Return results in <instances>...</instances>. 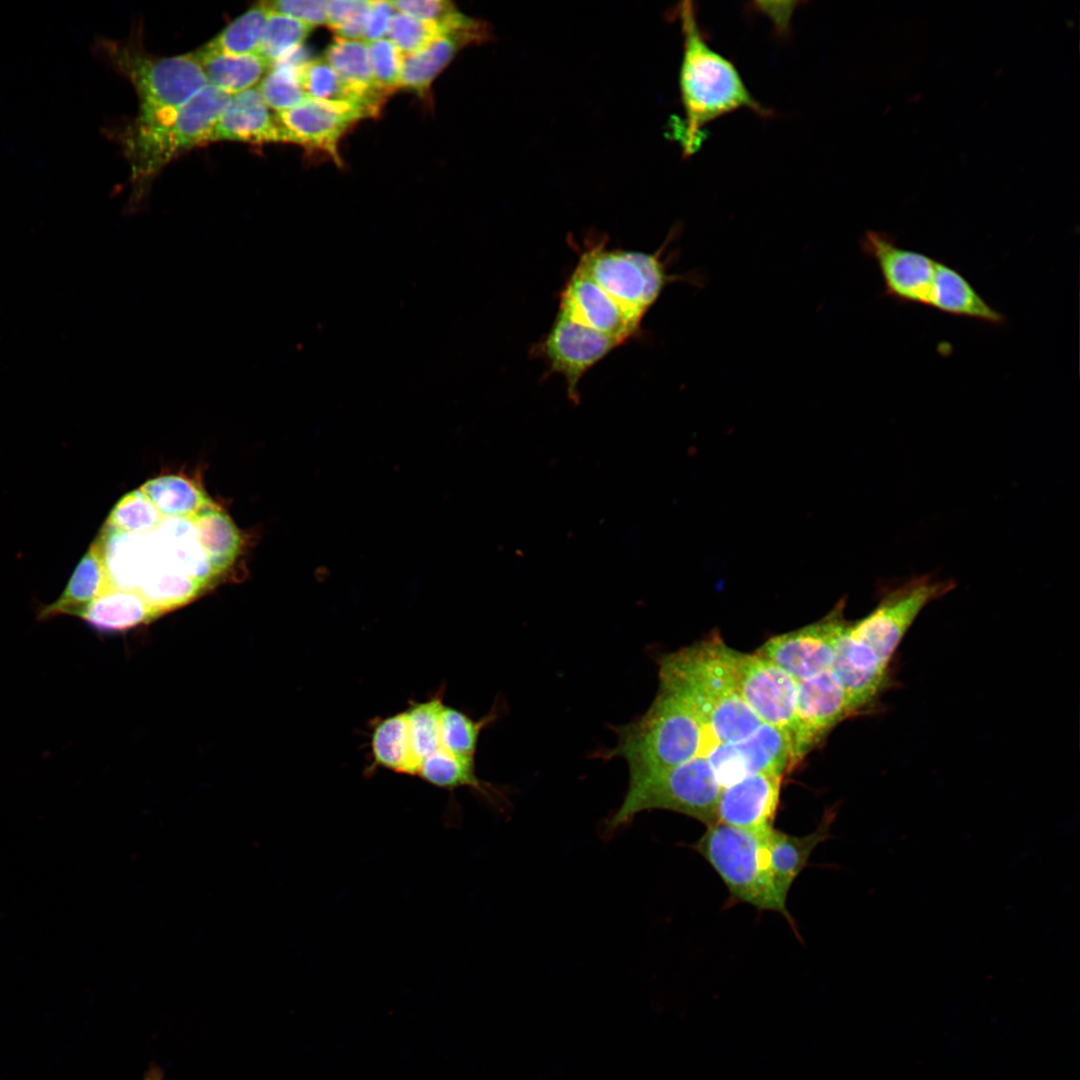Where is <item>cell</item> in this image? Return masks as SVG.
<instances>
[{"label":"cell","instance_id":"obj_23","mask_svg":"<svg viewBox=\"0 0 1080 1080\" xmlns=\"http://www.w3.org/2000/svg\"><path fill=\"white\" fill-rule=\"evenodd\" d=\"M830 821H823L816 830L803 835H789L771 828L768 834L770 873L779 902L786 907L788 892L821 842L830 837Z\"/></svg>","mask_w":1080,"mask_h":1080},{"label":"cell","instance_id":"obj_3","mask_svg":"<svg viewBox=\"0 0 1080 1080\" xmlns=\"http://www.w3.org/2000/svg\"><path fill=\"white\" fill-rule=\"evenodd\" d=\"M616 732V744L604 752V758L625 760L628 787L700 755L707 739L688 701L661 681L648 710Z\"/></svg>","mask_w":1080,"mask_h":1080},{"label":"cell","instance_id":"obj_16","mask_svg":"<svg viewBox=\"0 0 1080 1080\" xmlns=\"http://www.w3.org/2000/svg\"><path fill=\"white\" fill-rule=\"evenodd\" d=\"M366 117V112L355 104L312 98L275 113L285 142L322 149L336 160L340 137L351 125Z\"/></svg>","mask_w":1080,"mask_h":1080},{"label":"cell","instance_id":"obj_9","mask_svg":"<svg viewBox=\"0 0 1080 1080\" xmlns=\"http://www.w3.org/2000/svg\"><path fill=\"white\" fill-rule=\"evenodd\" d=\"M951 581L921 576L889 591L873 611L853 624L850 634L865 644L886 666L920 612L951 591Z\"/></svg>","mask_w":1080,"mask_h":1080},{"label":"cell","instance_id":"obj_33","mask_svg":"<svg viewBox=\"0 0 1080 1080\" xmlns=\"http://www.w3.org/2000/svg\"><path fill=\"white\" fill-rule=\"evenodd\" d=\"M269 10L259 2L237 17L202 49L226 54L257 53Z\"/></svg>","mask_w":1080,"mask_h":1080},{"label":"cell","instance_id":"obj_12","mask_svg":"<svg viewBox=\"0 0 1080 1080\" xmlns=\"http://www.w3.org/2000/svg\"><path fill=\"white\" fill-rule=\"evenodd\" d=\"M705 757L722 788L756 774L784 776L797 764L789 734L765 723L740 741L716 744Z\"/></svg>","mask_w":1080,"mask_h":1080},{"label":"cell","instance_id":"obj_45","mask_svg":"<svg viewBox=\"0 0 1080 1080\" xmlns=\"http://www.w3.org/2000/svg\"><path fill=\"white\" fill-rule=\"evenodd\" d=\"M142 1080H165L164 1071L156 1063H151L143 1074Z\"/></svg>","mask_w":1080,"mask_h":1080},{"label":"cell","instance_id":"obj_32","mask_svg":"<svg viewBox=\"0 0 1080 1080\" xmlns=\"http://www.w3.org/2000/svg\"><path fill=\"white\" fill-rule=\"evenodd\" d=\"M417 775L427 783L443 789L470 787L481 794L489 795L488 785L476 775L474 759L456 756L443 747L422 761Z\"/></svg>","mask_w":1080,"mask_h":1080},{"label":"cell","instance_id":"obj_15","mask_svg":"<svg viewBox=\"0 0 1080 1080\" xmlns=\"http://www.w3.org/2000/svg\"><path fill=\"white\" fill-rule=\"evenodd\" d=\"M850 714L845 692L831 669L797 682L796 721L792 737L796 762Z\"/></svg>","mask_w":1080,"mask_h":1080},{"label":"cell","instance_id":"obj_38","mask_svg":"<svg viewBox=\"0 0 1080 1080\" xmlns=\"http://www.w3.org/2000/svg\"><path fill=\"white\" fill-rule=\"evenodd\" d=\"M163 515L140 490L123 496L112 509L105 526L126 533H147L161 522Z\"/></svg>","mask_w":1080,"mask_h":1080},{"label":"cell","instance_id":"obj_44","mask_svg":"<svg viewBox=\"0 0 1080 1080\" xmlns=\"http://www.w3.org/2000/svg\"><path fill=\"white\" fill-rule=\"evenodd\" d=\"M390 1H371L369 17L363 40L372 42L384 38L394 15Z\"/></svg>","mask_w":1080,"mask_h":1080},{"label":"cell","instance_id":"obj_7","mask_svg":"<svg viewBox=\"0 0 1080 1080\" xmlns=\"http://www.w3.org/2000/svg\"><path fill=\"white\" fill-rule=\"evenodd\" d=\"M722 787L703 755L660 772L638 785L628 787L618 810L606 823L613 832L643 811L662 809L684 814L711 825Z\"/></svg>","mask_w":1080,"mask_h":1080},{"label":"cell","instance_id":"obj_19","mask_svg":"<svg viewBox=\"0 0 1080 1080\" xmlns=\"http://www.w3.org/2000/svg\"><path fill=\"white\" fill-rule=\"evenodd\" d=\"M848 624L838 636L830 669L839 680L851 713H854L880 694L888 679V666L850 634Z\"/></svg>","mask_w":1080,"mask_h":1080},{"label":"cell","instance_id":"obj_42","mask_svg":"<svg viewBox=\"0 0 1080 1080\" xmlns=\"http://www.w3.org/2000/svg\"><path fill=\"white\" fill-rule=\"evenodd\" d=\"M367 46L377 85L389 93L399 88L403 53L388 38L367 42Z\"/></svg>","mask_w":1080,"mask_h":1080},{"label":"cell","instance_id":"obj_5","mask_svg":"<svg viewBox=\"0 0 1080 1080\" xmlns=\"http://www.w3.org/2000/svg\"><path fill=\"white\" fill-rule=\"evenodd\" d=\"M679 231L670 232L663 245L654 253L607 249L605 240L584 246L577 268L590 277L625 310L643 319L665 287L683 282L701 288L705 277L701 271L671 274L668 267L674 253L666 256L668 245Z\"/></svg>","mask_w":1080,"mask_h":1080},{"label":"cell","instance_id":"obj_14","mask_svg":"<svg viewBox=\"0 0 1080 1080\" xmlns=\"http://www.w3.org/2000/svg\"><path fill=\"white\" fill-rule=\"evenodd\" d=\"M846 624L839 603L819 621L769 639L756 653L797 682L803 681L831 668L838 636Z\"/></svg>","mask_w":1080,"mask_h":1080},{"label":"cell","instance_id":"obj_24","mask_svg":"<svg viewBox=\"0 0 1080 1080\" xmlns=\"http://www.w3.org/2000/svg\"><path fill=\"white\" fill-rule=\"evenodd\" d=\"M107 588L104 563L97 543H93L76 566L66 588L56 601L43 606L38 620L58 616H78Z\"/></svg>","mask_w":1080,"mask_h":1080},{"label":"cell","instance_id":"obj_21","mask_svg":"<svg viewBox=\"0 0 1080 1080\" xmlns=\"http://www.w3.org/2000/svg\"><path fill=\"white\" fill-rule=\"evenodd\" d=\"M491 31L487 23L447 33L433 40L423 49L403 54L399 87L424 95L435 77L447 66L462 48L487 41Z\"/></svg>","mask_w":1080,"mask_h":1080},{"label":"cell","instance_id":"obj_35","mask_svg":"<svg viewBox=\"0 0 1080 1080\" xmlns=\"http://www.w3.org/2000/svg\"><path fill=\"white\" fill-rule=\"evenodd\" d=\"M312 30L305 22L269 10L257 53L272 65L299 49Z\"/></svg>","mask_w":1080,"mask_h":1080},{"label":"cell","instance_id":"obj_29","mask_svg":"<svg viewBox=\"0 0 1080 1080\" xmlns=\"http://www.w3.org/2000/svg\"><path fill=\"white\" fill-rule=\"evenodd\" d=\"M139 489L166 517L193 518L213 503L199 485L181 475L152 478Z\"/></svg>","mask_w":1080,"mask_h":1080},{"label":"cell","instance_id":"obj_22","mask_svg":"<svg viewBox=\"0 0 1080 1080\" xmlns=\"http://www.w3.org/2000/svg\"><path fill=\"white\" fill-rule=\"evenodd\" d=\"M929 307L995 326L1006 322L1005 316L990 306L959 270L939 260Z\"/></svg>","mask_w":1080,"mask_h":1080},{"label":"cell","instance_id":"obj_34","mask_svg":"<svg viewBox=\"0 0 1080 1080\" xmlns=\"http://www.w3.org/2000/svg\"><path fill=\"white\" fill-rule=\"evenodd\" d=\"M298 79L308 98L345 101L362 108L368 117L376 115L373 109L338 77L324 58L309 59L300 65Z\"/></svg>","mask_w":1080,"mask_h":1080},{"label":"cell","instance_id":"obj_1","mask_svg":"<svg viewBox=\"0 0 1080 1080\" xmlns=\"http://www.w3.org/2000/svg\"><path fill=\"white\" fill-rule=\"evenodd\" d=\"M675 16L683 34L679 71L683 116L672 121L671 136L684 156H690L703 143L704 128L717 118L739 109L769 118L772 111L754 98L735 65L709 45L692 2L680 3Z\"/></svg>","mask_w":1080,"mask_h":1080},{"label":"cell","instance_id":"obj_18","mask_svg":"<svg viewBox=\"0 0 1080 1080\" xmlns=\"http://www.w3.org/2000/svg\"><path fill=\"white\" fill-rule=\"evenodd\" d=\"M784 776L756 774L721 789L717 823L752 830L773 827Z\"/></svg>","mask_w":1080,"mask_h":1080},{"label":"cell","instance_id":"obj_27","mask_svg":"<svg viewBox=\"0 0 1080 1080\" xmlns=\"http://www.w3.org/2000/svg\"><path fill=\"white\" fill-rule=\"evenodd\" d=\"M193 54L208 83L231 95L253 88L271 67L258 53L235 55L201 48Z\"/></svg>","mask_w":1080,"mask_h":1080},{"label":"cell","instance_id":"obj_43","mask_svg":"<svg viewBox=\"0 0 1080 1080\" xmlns=\"http://www.w3.org/2000/svg\"><path fill=\"white\" fill-rule=\"evenodd\" d=\"M265 3L270 11L290 16L312 27L327 23L326 0H277Z\"/></svg>","mask_w":1080,"mask_h":1080},{"label":"cell","instance_id":"obj_26","mask_svg":"<svg viewBox=\"0 0 1080 1080\" xmlns=\"http://www.w3.org/2000/svg\"><path fill=\"white\" fill-rule=\"evenodd\" d=\"M324 59L347 86L375 111H380L391 93L380 88L374 79L367 42L336 37L328 46Z\"/></svg>","mask_w":1080,"mask_h":1080},{"label":"cell","instance_id":"obj_17","mask_svg":"<svg viewBox=\"0 0 1080 1080\" xmlns=\"http://www.w3.org/2000/svg\"><path fill=\"white\" fill-rule=\"evenodd\" d=\"M558 312L624 342L639 333L642 322L577 267L561 292Z\"/></svg>","mask_w":1080,"mask_h":1080},{"label":"cell","instance_id":"obj_30","mask_svg":"<svg viewBox=\"0 0 1080 1080\" xmlns=\"http://www.w3.org/2000/svg\"><path fill=\"white\" fill-rule=\"evenodd\" d=\"M200 546L218 575L229 568L240 551L241 534L230 517L214 503L193 518Z\"/></svg>","mask_w":1080,"mask_h":1080},{"label":"cell","instance_id":"obj_20","mask_svg":"<svg viewBox=\"0 0 1080 1080\" xmlns=\"http://www.w3.org/2000/svg\"><path fill=\"white\" fill-rule=\"evenodd\" d=\"M219 140L269 143L285 142V136L257 87H253L232 95L208 142Z\"/></svg>","mask_w":1080,"mask_h":1080},{"label":"cell","instance_id":"obj_31","mask_svg":"<svg viewBox=\"0 0 1080 1080\" xmlns=\"http://www.w3.org/2000/svg\"><path fill=\"white\" fill-rule=\"evenodd\" d=\"M307 60L300 47L273 63L261 79L257 89L265 104L276 113L291 109L308 98L298 79V67Z\"/></svg>","mask_w":1080,"mask_h":1080},{"label":"cell","instance_id":"obj_41","mask_svg":"<svg viewBox=\"0 0 1080 1080\" xmlns=\"http://www.w3.org/2000/svg\"><path fill=\"white\" fill-rule=\"evenodd\" d=\"M371 1L332 0L327 3V25L337 37L363 40Z\"/></svg>","mask_w":1080,"mask_h":1080},{"label":"cell","instance_id":"obj_10","mask_svg":"<svg viewBox=\"0 0 1080 1080\" xmlns=\"http://www.w3.org/2000/svg\"><path fill=\"white\" fill-rule=\"evenodd\" d=\"M624 341L573 321L558 312L549 332L538 342L533 354L543 359L550 373L560 374L568 399L578 405L579 384L595 364Z\"/></svg>","mask_w":1080,"mask_h":1080},{"label":"cell","instance_id":"obj_25","mask_svg":"<svg viewBox=\"0 0 1080 1080\" xmlns=\"http://www.w3.org/2000/svg\"><path fill=\"white\" fill-rule=\"evenodd\" d=\"M160 616L140 595L107 589L79 615L99 633L125 632Z\"/></svg>","mask_w":1080,"mask_h":1080},{"label":"cell","instance_id":"obj_39","mask_svg":"<svg viewBox=\"0 0 1080 1080\" xmlns=\"http://www.w3.org/2000/svg\"><path fill=\"white\" fill-rule=\"evenodd\" d=\"M390 3L398 12L437 23L448 33L470 29L482 23L481 20L462 14L452 2L446 0H397Z\"/></svg>","mask_w":1080,"mask_h":1080},{"label":"cell","instance_id":"obj_6","mask_svg":"<svg viewBox=\"0 0 1080 1080\" xmlns=\"http://www.w3.org/2000/svg\"><path fill=\"white\" fill-rule=\"evenodd\" d=\"M770 829L752 830L715 823L707 825L694 848L718 873L732 897L758 909L782 913L790 919L772 883L768 848Z\"/></svg>","mask_w":1080,"mask_h":1080},{"label":"cell","instance_id":"obj_40","mask_svg":"<svg viewBox=\"0 0 1080 1080\" xmlns=\"http://www.w3.org/2000/svg\"><path fill=\"white\" fill-rule=\"evenodd\" d=\"M448 32L431 21L419 20L407 14L394 13L388 28L389 40L403 53H415ZM450 33V32H449Z\"/></svg>","mask_w":1080,"mask_h":1080},{"label":"cell","instance_id":"obj_13","mask_svg":"<svg viewBox=\"0 0 1080 1080\" xmlns=\"http://www.w3.org/2000/svg\"><path fill=\"white\" fill-rule=\"evenodd\" d=\"M860 247L878 266L885 296L899 303L930 306L936 259L898 246L891 235L873 230L865 232Z\"/></svg>","mask_w":1080,"mask_h":1080},{"label":"cell","instance_id":"obj_37","mask_svg":"<svg viewBox=\"0 0 1080 1080\" xmlns=\"http://www.w3.org/2000/svg\"><path fill=\"white\" fill-rule=\"evenodd\" d=\"M442 699L438 694L427 701L415 702L406 710L413 750L420 763L441 747Z\"/></svg>","mask_w":1080,"mask_h":1080},{"label":"cell","instance_id":"obj_11","mask_svg":"<svg viewBox=\"0 0 1080 1080\" xmlns=\"http://www.w3.org/2000/svg\"><path fill=\"white\" fill-rule=\"evenodd\" d=\"M732 670L737 691L762 723L793 737L796 721L797 681L758 653L733 650Z\"/></svg>","mask_w":1080,"mask_h":1080},{"label":"cell","instance_id":"obj_2","mask_svg":"<svg viewBox=\"0 0 1080 1080\" xmlns=\"http://www.w3.org/2000/svg\"><path fill=\"white\" fill-rule=\"evenodd\" d=\"M732 654L733 649L715 636L659 661V681L688 701L714 745L740 741L762 724L737 691Z\"/></svg>","mask_w":1080,"mask_h":1080},{"label":"cell","instance_id":"obj_4","mask_svg":"<svg viewBox=\"0 0 1080 1080\" xmlns=\"http://www.w3.org/2000/svg\"><path fill=\"white\" fill-rule=\"evenodd\" d=\"M93 49L127 77L137 92L140 105L132 133L166 126L187 101L209 84L193 53L154 57L104 38H97Z\"/></svg>","mask_w":1080,"mask_h":1080},{"label":"cell","instance_id":"obj_36","mask_svg":"<svg viewBox=\"0 0 1080 1080\" xmlns=\"http://www.w3.org/2000/svg\"><path fill=\"white\" fill-rule=\"evenodd\" d=\"M494 719L489 714L475 721L465 713L445 706L440 719L441 747L450 753L467 759H474L481 730Z\"/></svg>","mask_w":1080,"mask_h":1080},{"label":"cell","instance_id":"obj_8","mask_svg":"<svg viewBox=\"0 0 1080 1080\" xmlns=\"http://www.w3.org/2000/svg\"><path fill=\"white\" fill-rule=\"evenodd\" d=\"M231 98V94L208 84L187 101L166 126L148 133L129 134L126 146L133 178L146 180L179 153L208 143Z\"/></svg>","mask_w":1080,"mask_h":1080},{"label":"cell","instance_id":"obj_28","mask_svg":"<svg viewBox=\"0 0 1080 1080\" xmlns=\"http://www.w3.org/2000/svg\"><path fill=\"white\" fill-rule=\"evenodd\" d=\"M370 746L375 767L417 775L421 763L413 750L406 711L378 720L372 729Z\"/></svg>","mask_w":1080,"mask_h":1080}]
</instances>
